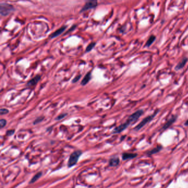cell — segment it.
Returning <instances> with one entry per match:
<instances>
[{"instance_id":"cell-1","label":"cell","mask_w":188,"mask_h":188,"mask_svg":"<svg viewBox=\"0 0 188 188\" xmlns=\"http://www.w3.org/2000/svg\"><path fill=\"white\" fill-rule=\"evenodd\" d=\"M143 114H144V111L142 110H139L135 112V113L132 114L131 115H130L128 119H127L126 121L124 123L122 124L119 125V126L115 128V129H114V130L112 131V133H113L114 134H118V133H120L122 132V131H123L125 129H126V128L131 124L136 123Z\"/></svg>"},{"instance_id":"cell-2","label":"cell","mask_w":188,"mask_h":188,"mask_svg":"<svg viewBox=\"0 0 188 188\" xmlns=\"http://www.w3.org/2000/svg\"><path fill=\"white\" fill-rule=\"evenodd\" d=\"M82 154V152L81 150H76L72 152L69 157L68 163H67L68 167L70 168L76 165Z\"/></svg>"},{"instance_id":"cell-3","label":"cell","mask_w":188,"mask_h":188,"mask_svg":"<svg viewBox=\"0 0 188 188\" xmlns=\"http://www.w3.org/2000/svg\"><path fill=\"white\" fill-rule=\"evenodd\" d=\"M157 112H158L157 111L155 113L153 114V115H148V116L144 118L142 120V121H141L140 123H139V124L136 125L135 127L134 128V129L135 131H138V130H140L142 127H144L146 124L149 123V122L151 121L152 119H153V118L156 115L157 113Z\"/></svg>"},{"instance_id":"cell-4","label":"cell","mask_w":188,"mask_h":188,"mask_svg":"<svg viewBox=\"0 0 188 188\" xmlns=\"http://www.w3.org/2000/svg\"><path fill=\"white\" fill-rule=\"evenodd\" d=\"M14 10V8L11 4L2 3L1 4V14L3 16L7 15Z\"/></svg>"},{"instance_id":"cell-5","label":"cell","mask_w":188,"mask_h":188,"mask_svg":"<svg viewBox=\"0 0 188 188\" xmlns=\"http://www.w3.org/2000/svg\"><path fill=\"white\" fill-rule=\"evenodd\" d=\"M97 6V0H88L86 2L84 7H83L82 11H85L88 9L95 8Z\"/></svg>"},{"instance_id":"cell-6","label":"cell","mask_w":188,"mask_h":188,"mask_svg":"<svg viewBox=\"0 0 188 188\" xmlns=\"http://www.w3.org/2000/svg\"><path fill=\"white\" fill-rule=\"evenodd\" d=\"M40 79H41V75H37L35 77H34L33 78H32L31 80H30L29 81H28V83H27V86H33L36 85Z\"/></svg>"},{"instance_id":"cell-7","label":"cell","mask_w":188,"mask_h":188,"mask_svg":"<svg viewBox=\"0 0 188 188\" xmlns=\"http://www.w3.org/2000/svg\"><path fill=\"white\" fill-rule=\"evenodd\" d=\"M176 118H177V117H176V115H174V116L172 117L171 118H170L169 119H168V120H167V121L166 122V123L164 124L162 129L165 130V129H167L171 125H172V124H173L175 122H176Z\"/></svg>"},{"instance_id":"cell-8","label":"cell","mask_w":188,"mask_h":188,"mask_svg":"<svg viewBox=\"0 0 188 188\" xmlns=\"http://www.w3.org/2000/svg\"><path fill=\"white\" fill-rule=\"evenodd\" d=\"M137 156V153H124L122 155V158L123 160H130V159H133Z\"/></svg>"},{"instance_id":"cell-9","label":"cell","mask_w":188,"mask_h":188,"mask_svg":"<svg viewBox=\"0 0 188 188\" xmlns=\"http://www.w3.org/2000/svg\"><path fill=\"white\" fill-rule=\"evenodd\" d=\"M91 78H92L91 72H88V73L86 74L84 78H83L82 80L81 81V84L82 86H85L88 83V82L90 81Z\"/></svg>"},{"instance_id":"cell-10","label":"cell","mask_w":188,"mask_h":188,"mask_svg":"<svg viewBox=\"0 0 188 188\" xmlns=\"http://www.w3.org/2000/svg\"><path fill=\"white\" fill-rule=\"evenodd\" d=\"M120 163V160L118 157H113L109 160V165L112 167H115Z\"/></svg>"},{"instance_id":"cell-11","label":"cell","mask_w":188,"mask_h":188,"mask_svg":"<svg viewBox=\"0 0 188 188\" xmlns=\"http://www.w3.org/2000/svg\"><path fill=\"white\" fill-rule=\"evenodd\" d=\"M187 61H188L187 58L185 57V58H183L182 60H181V61H180V62L178 63V65H176V68H175L176 70H179V69H182L183 67L185 65Z\"/></svg>"},{"instance_id":"cell-12","label":"cell","mask_w":188,"mask_h":188,"mask_svg":"<svg viewBox=\"0 0 188 188\" xmlns=\"http://www.w3.org/2000/svg\"><path fill=\"white\" fill-rule=\"evenodd\" d=\"M66 28V27H62L61 28L59 29L58 30H56V31H55L54 33H52V34L51 35L50 38H56V37L59 36V35H60V34H61L63 33L64 31H65Z\"/></svg>"},{"instance_id":"cell-13","label":"cell","mask_w":188,"mask_h":188,"mask_svg":"<svg viewBox=\"0 0 188 188\" xmlns=\"http://www.w3.org/2000/svg\"><path fill=\"white\" fill-rule=\"evenodd\" d=\"M162 148V146H157V147L153 149L152 150L148 151L147 152V154L148 155H153V154L157 153H158V152H160V150H161Z\"/></svg>"},{"instance_id":"cell-14","label":"cell","mask_w":188,"mask_h":188,"mask_svg":"<svg viewBox=\"0 0 188 188\" xmlns=\"http://www.w3.org/2000/svg\"><path fill=\"white\" fill-rule=\"evenodd\" d=\"M42 173H43L41 172H38V173H36V174L34 175V176L32 178V179L30 180V181H29V184H32V183L35 182V181L39 179L40 177H41V175H42Z\"/></svg>"},{"instance_id":"cell-15","label":"cell","mask_w":188,"mask_h":188,"mask_svg":"<svg viewBox=\"0 0 188 188\" xmlns=\"http://www.w3.org/2000/svg\"><path fill=\"white\" fill-rule=\"evenodd\" d=\"M156 39V37L155 36H151L148 38V41H147L146 44V47H149L151 45L152 43L154 41H155Z\"/></svg>"},{"instance_id":"cell-16","label":"cell","mask_w":188,"mask_h":188,"mask_svg":"<svg viewBox=\"0 0 188 188\" xmlns=\"http://www.w3.org/2000/svg\"><path fill=\"white\" fill-rule=\"evenodd\" d=\"M96 45V42H92L91 44H89L88 45L86 49V52H90L92 50L93 48L94 47V46Z\"/></svg>"},{"instance_id":"cell-17","label":"cell","mask_w":188,"mask_h":188,"mask_svg":"<svg viewBox=\"0 0 188 188\" xmlns=\"http://www.w3.org/2000/svg\"><path fill=\"white\" fill-rule=\"evenodd\" d=\"M6 124H7V120L6 119H1L0 120V128L1 129H2L3 128H4Z\"/></svg>"},{"instance_id":"cell-18","label":"cell","mask_w":188,"mask_h":188,"mask_svg":"<svg viewBox=\"0 0 188 188\" xmlns=\"http://www.w3.org/2000/svg\"><path fill=\"white\" fill-rule=\"evenodd\" d=\"M67 115V114L66 113H64L61 114V115H59L58 116L56 117V118H55V120H61V119H64V118H65V117H66Z\"/></svg>"},{"instance_id":"cell-19","label":"cell","mask_w":188,"mask_h":188,"mask_svg":"<svg viewBox=\"0 0 188 188\" xmlns=\"http://www.w3.org/2000/svg\"><path fill=\"white\" fill-rule=\"evenodd\" d=\"M44 119V117H38V118H37L36 119L34 120V122H33V124L35 125V124H36L39 123L40 122H42Z\"/></svg>"},{"instance_id":"cell-20","label":"cell","mask_w":188,"mask_h":188,"mask_svg":"<svg viewBox=\"0 0 188 188\" xmlns=\"http://www.w3.org/2000/svg\"><path fill=\"white\" fill-rule=\"evenodd\" d=\"M8 113H9V111L6 108H1V110H0V115H6V114H7Z\"/></svg>"},{"instance_id":"cell-21","label":"cell","mask_w":188,"mask_h":188,"mask_svg":"<svg viewBox=\"0 0 188 188\" xmlns=\"http://www.w3.org/2000/svg\"><path fill=\"white\" fill-rule=\"evenodd\" d=\"M14 132H15V130L14 129H11L8 130L7 132H6V135L7 136H12V135L14 134Z\"/></svg>"},{"instance_id":"cell-22","label":"cell","mask_w":188,"mask_h":188,"mask_svg":"<svg viewBox=\"0 0 188 188\" xmlns=\"http://www.w3.org/2000/svg\"><path fill=\"white\" fill-rule=\"evenodd\" d=\"M81 78V75H78V76L76 77L73 80H72V83H77V82L78 80L80 79V78Z\"/></svg>"},{"instance_id":"cell-23","label":"cell","mask_w":188,"mask_h":188,"mask_svg":"<svg viewBox=\"0 0 188 188\" xmlns=\"http://www.w3.org/2000/svg\"><path fill=\"white\" fill-rule=\"evenodd\" d=\"M185 126H188V119L186 120V121L185 122Z\"/></svg>"}]
</instances>
